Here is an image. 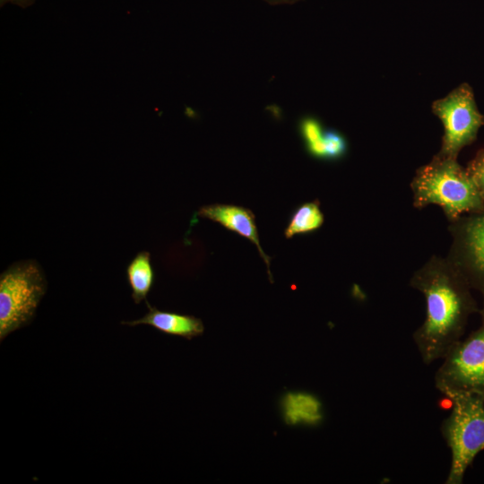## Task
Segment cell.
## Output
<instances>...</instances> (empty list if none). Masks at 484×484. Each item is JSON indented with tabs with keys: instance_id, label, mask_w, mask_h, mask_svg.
Wrapping results in <instances>:
<instances>
[{
	"instance_id": "13",
	"label": "cell",
	"mask_w": 484,
	"mask_h": 484,
	"mask_svg": "<svg viewBox=\"0 0 484 484\" xmlns=\"http://www.w3.org/2000/svg\"><path fill=\"white\" fill-rule=\"evenodd\" d=\"M299 130L306 143L309 154L325 159L324 134L320 124L312 117H305L300 121Z\"/></svg>"
},
{
	"instance_id": "8",
	"label": "cell",
	"mask_w": 484,
	"mask_h": 484,
	"mask_svg": "<svg viewBox=\"0 0 484 484\" xmlns=\"http://www.w3.org/2000/svg\"><path fill=\"white\" fill-rule=\"evenodd\" d=\"M199 217L215 221L232 230L238 235L249 239L257 247L260 256L264 261L268 273L272 282V274L270 272V256L263 250L259 234L257 231L255 218L251 210L237 205L214 203L203 206L197 212Z\"/></svg>"
},
{
	"instance_id": "3",
	"label": "cell",
	"mask_w": 484,
	"mask_h": 484,
	"mask_svg": "<svg viewBox=\"0 0 484 484\" xmlns=\"http://www.w3.org/2000/svg\"><path fill=\"white\" fill-rule=\"evenodd\" d=\"M441 424V433L451 450L446 484H461L476 455L484 450V397L461 394Z\"/></svg>"
},
{
	"instance_id": "10",
	"label": "cell",
	"mask_w": 484,
	"mask_h": 484,
	"mask_svg": "<svg viewBox=\"0 0 484 484\" xmlns=\"http://www.w3.org/2000/svg\"><path fill=\"white\" fill-rule=\"evenodd\" d=\"M282 417L286 424L315 426L324 417L322 403L315 395L303 392L286 393L281 402Z\"/></svg>"
},
{
	"instance_id": "4",
	"label": "cell",
	"mask_w": 484,
	"mask_h": 484,
	"mask_svg": "<svg viewBox=\"0 0 484 484\" xmlns=\"http://www.w3.org/2000/svg\"><path fill=\"white\" fill-rule=\"evenodd\" d=\"M46 290L45 275L34 260L15 263L1 273V341L31 322Z\"/></svg>"
},
{
	"instance_id": "15",
	"label": "cell",
	"mask_w": 484,
	"mask_h": 484,
	"mask_svg": "<svg viewBox=\"0 0 484 484\" xmlns=\"http://www.w3.org/2000/svg\"><path fill=\"white\" fill-rule=\"evenodd\" d=\"M466 170L484 201V149L477 151L474 158L468 163Z\"/></svg>"
},
{
	"instance_id": "5",
	"label": "cell",
	"mask_w": 484,
	"mask_h": 484,
	"mask_svg": "<svg viewBox=\"0 0 484 484\" xmlns=\"http://www.w3.org/2000/svg\"><path fill=\"white\" fill-rule=\"evenodd\" d=\"M480 325L447 351L435 375L436 388L449 399L461 394L484 397V298Z\"/></svg>"
},
{
	"instance_id": "6",
	"label": "cell",
	"mask_w": 484,
	"mask_h": 484,
	"mask_svg": "<svg viewBox=\"0 0 484 484\" xmlns=\"http://www.w3.org/2000/svg\"><path fill=\"white\" fill-rule=\"evenodd\" d=\"M432 111L444 126L437 154L457 159L463 147L476 141L483 125V116L478 110L472 89L468 83L461 84L445 98L434 101Z\"/></svg>"
},
{
	"instance_id": "14",
	"label": "cell",
	"mask_w": 484,
	"mask_h": 484,
	"mask_svg": "<svg viewBox=\"0 0 484 484\" xmlns=\"http://www.w3.org/2000/svg\"><path fill=\"white\" fill-rule=\"evenodd\" d=\"M324 145L325 159L335 160L342 157L347 150L344 137L334 130H328L324 134Z\"/></svg>"
},
{
	"instance_id": "17",
	"label": "cell",
	"mask_w": 484,
	"mask_h": 484,
	"mask_svg": "<svg viewBox=\"0 0 484 484\" xmlns=\"http://www.w3.org/2000/svg\"><path fill=\"white\" fill-rule=\"evenodd\" d=\"M270 3H275V4H280V3H291V2H294V1H297V0H266Z\"/></svg>"
},
{
	"instance_id": "2",
	"label": "cell",
	"mask_w": 484,
	"mask_h": 484,
	"mask_svg": "<svg viewBox=\"0 0 484 484\" xmlns=\"http://www.w3.org/2000/svg\"><path fill=\"white\" fill-rule=\"evenodd\" d=\"M413 206L422 209L428 204L440 206L449 222L463 213L484 212L482 200L473 180L457 161L437 153L419 167L411 183Z\"/></svg>"
},
{
	"instance_id": "18",
	"label": "cell",
	"mask_w": 484,
	"mask_h": 484,
	"mask_svg": "<svg viewBox=\"0 0 484 484\" xmlns=\"http://www.w3.org/2000/svg\"><path fill=\"white\" fill-rule=\"evenodd\" d=\"M483 125H484V116H483Z\"/></svg>"
},
{
	"instance_id": "16",
	"label": "cell",
	"mask_w": 484,
	"mask_h": 484,
	"mask_svg": "<svg viewBox=\"0 0 484 484\" xmlns=\"http://www.w3.org/2000/svg\"><path fill=\"white\" fill-rule=\"evenodd\" d=\"M32 1L33 0H1V3L3 4L4 3H6V2H11V3H15L17 4L25 6V5L29 4L30 3H31Z\"/></svg>"
},
{
	"instance_id": "9",
	"label": "cell",
	"mask_w": 484,
	"mask_h": 484,
	"mask_svg": "<svg viewBox=\"0 0 484 484\" xmlns=\"http://www.w3.org/2000/svg\"><path fill=\"white\" fill-rule=\"evenodd\" d=\"M146 305L149 310L143 317L133 321H123L121 324L128 326L146 324L165 334L182 337L189 341L201 336L204 332V325L200 318L159 310L147 301Z\"/></svg>"
},
{
	"instance_id": "11",
	"label": "cell",
	"mask_w": 484,
	"mask_h": 484,
	"mask_svg": "<svg viewBox=\"0 0 484 484\" xmlns=\"http://www.w3.org/2000/svg\"><path fill=\"white\" fill-rule=\"evenodd\" d=\"M127 281L132 290V298L135 304L146 300L151 290L155 274L147 251L139 252L126 268Z\"/></svg>"
},
{
	"instance_id": "7",
	"label": "cell",
	"mask_w": 484,
	"mask_h": 484,
	"mask_svg": "<svg viewBox=\"0 0 484 484\" xmlns=\"http://www.w3.org/2000/svg\"><path fill=\"white\" fill-rule=\"evenodd\" d=\"M452 244L447 260L484 298V212L450 222Z\"/></svg>"
},
{
	"instance_id": "12",
	"label": "cell",
	"mask_w": 484,
	"mask_h": 484,
	"mask_svg": "<svg viewBox=\"0 0 484 484\" xmlns=\"http://www.w3.org/2000/svg\"><path fill=\"white\" fill-rule=\"evenodd\" d=\"M324 214L318 200L307 202L298 206L292 213L284 231L286 238L318 229L324 223Z\"/></svg>"
},
{
	"instance_id": "1",
	"label": "cell",
	"mask_w": 484,
	"mask_h": 484,
	"mask_svg": "<svg viewBox=\"0 0 484 484\" xmlns=\"http://www.w3.org/2000/svg\"><path fill=\"white\" fill-rule=\"evenodd\" d=\"M410 285L426 299V318L412 337L428 365L462 338L470 315L480 308L469 282L446 257H430L413 273Z\"/></svg>"
}]
</instances>
